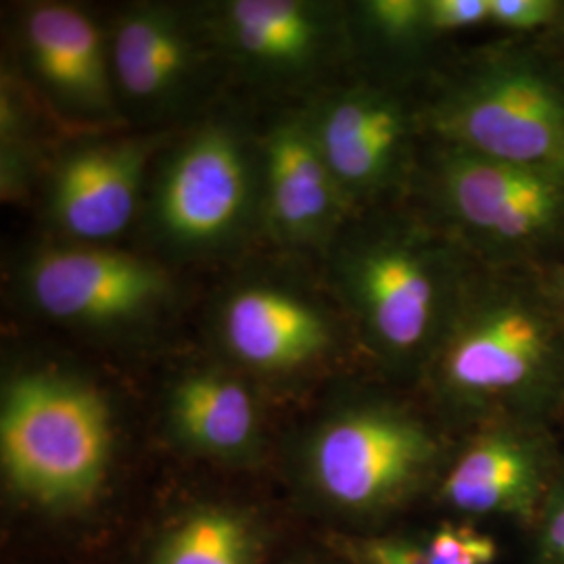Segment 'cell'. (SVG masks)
<instances>
[{
    "label": "cell",
    "instance_id": "e0dca14e",
    "mask_svg": "<svg viewBox=\"0 0 564 564\" xmlns=\"http://www.w3.org/2000/svg\"><path fill=\"white\" fill-rule=\"evenodd\" d=\"M237 46L272 67H295L318 48L323 25L314 7L297 0H237L228 4Z\"/></svg>",
    "mask_w": 564,
    "mask_h": 564
},
{
    "label": "cell",
    "instance_id": "2e32d148",
    "mask_svg": "<svg viewBox=\"0 0 564 564\" xmlns=\"http://www.w3.org/2000/svg\"><path fill=\"white\" fill-rule=\"evenodd\" d=\"M186 63L188 44L170 15L139 11L118 25L113 67L121 88L130 97H160L181 80Z\"/></svg>",
    "mask_w": 564,
    "mask_h": 564
},
{
    "label": "cell",
    "instance_id": "ffe728a7",
    "mask_svg": "<svg viewBox=\"0 0 564 564\" xmlns=\"http://www.w3.org/2000/svg\"><path fill=\"white\" fill-rule=\"evenodd\" d=\"M368 23L391 42H414L426 32V0L364 2Z\"/></svg>",
    "mask_w": 564,
    "mask_h": 564
},
{
    "label": "cell",
    "instance_id": "ba28073f",
    "mask_svg": "<svg viewBox=\"0 0 564 564\" xmlns=\"http://www.w3.org/2000/svg\"><path fill=\"white\" fill-rule=\"evenodd\" d=\"M28 282L44 314L84 324L132 321L167 291V279L158 265L95 247L44 251L32 263Z\"/></svg>",
    "mask_w": 564,
    "mask_h": 564
},
{
    "label": "cell",
    "instance_id": "5bb4252c",
    "mask_svg": "<svg viewBox=\"0 0 564 564\" xmlns=\"http://www.w3.org/2000/svg\"><path fill=\"white\" fill-rule=\"evenodd\" d=\"M25 44L39 76L65 101L84 109L109 105L101 34L76 7H36L25 21Z\"/></svg>",
    "mask_w": 564,
    "mask_h": 564
},
{
    "label": "cell",
    "instance_id": "ac0fdd59",
    "mask_svg": "<svg viewBox=\"0 0 564 564\" xmlns=\"http://www.w3.org/2000/svg\"><path fill=\"white\" fill-rule=\"evenodd\" d=\"M251 554L245 519L226 508H205L167 535L158 564H251Z\"/></svg>",
    "mask_w": 564,
    "mask_h": 564
},
{
    "label": "cell",
    "instance_id": "7a4b0ae2",
    "mask_svg": "<svg viewBox=\"0 0 564 564\" xmlns=\"http://www.w3.org/2000/svg\"><path fill=\"white\" fill-rule=\"evenodd\" d=\"M111 444V414L93 387L30 372L4 389L2 468L25 498L44 506L88 502L105 479Z\"/></svg>",
    "mask_w": 564,
    "mask_h": 564
},
{
    "label": "cell",
    "instance_id": "9a60e30c",
    "mask_svg": "<svg viewBox=\"0 0 564 564\" xmlns=\"http://www.w3.org/2000/svg\"><path fill=\"white\" fill-rule=\"evenodd\" d=\"M170 416L186 444L212 454H235L256 435V405L242 384L214 372L184 379L172 393Z\"/></svg>",
    "mask_w": 564,
    "mask_h": 564
},
{
    "label": "cell",
    "instance_id": "d6986e66",
    "mask_svg": "<svg viewBox=\"0 0 564 564\" xmlns=\"http://www.w3.org/2000/svg\"><path fill=\"white\" fill-rule=\"evenodd\" d=\"M426 547L433 564H496L500 545L468 527H442L429 540Z\"/></svg>",
    "mask_w": 564,
    "mask_h": 564
},
{
    "label": "cell",
    "instance_id": "603a6c76",
    "mask_svg": "<svg viewBox=\"0 0 564 564\" xmlns=\"http://www.w3.org/2000/svg\"><path fill=\"white\" fill-rule=\"evenodd\" d=\"M491 0H426V32L447 34L489 23Z\"/></svg>",
    "mask_w": 564,
    "mask_h": 564
},
{
    "label": "cell",
    "instance_id": "52a82bcc",
    "mask_svg": "<svg viewBox=\"0 0 564 564\" xmlns=\"http://www.w3.org/2000/svg\"><path fill=\"white\" fill-rule=\"evenodd\" d=\"M558 475L544 424L500 421L464 447L440 494L463 514L505 517L531 529Z\"/></svg>",
    "mask_w": 564,
    "mask_h": 564
},
{
    "label": "cell",
    "instance_id": "7c38bea8",
    "mask_svg": "<svg viewBox=\"0 0 564 564\" xmlns=\"http://www.w3.org/2000/svg\"><path fill=\"white\" fill-rule=\"evenodd\" d=\"M268 212L289 239H314L330 228L341 209L335 181L310 126L282 123L268 139Z\"/></svg>",
    "mask_w": 564,
    "mask_h": 564
},
{
    "label": "cell",
    "instance_id": "277c9868",
    "mask_svg": "<svg viewBox=\"0 0 564 564\" xmlns=\"http://www.w3.org/2000/svg\"><path fill=\"white\" fill-rule=\"evenodd\" d=\"M435 184L445 216L489 262L529 268L563 251V176L445 144Z\"/></svg>",
    "mask_w": 564,
    "mask_h": 564
},
{
    "label": "cell",
    "instance_id": "6da1fadb",
    "mask_svg": "<svg viewBox=\"0 0 564 564\" xmlns=\"http://www.w3.org/2000/svg\"><path fill=\"white\" fill-rule=\"evenodd\" d=\"M437 383L491 423H542L564 400V316L542 274L505 268L464 300L437 351Z\"/></svg>",
    "mask_w": 564,
    "mask_h": 564
},
{
    "label": "cell",
    "instance_id": "cb8c5ba5",
    "mask_svg": "<svg viewBox=\"0 0 564 564\" xmlns=\"http://www.w3.org/2000/svg\"><path fill=\"white\" fill-rule=\"evenodd\" d=\"M362 564H433L426 542L403 538H377L360 544Z\"/></svg>",
    "mask_w": 564,
    "mask_h": 564
},
{
    "label": "cell",
    "instance_id": "30bf717a",
    "mask_svg": "<svg viewBox=\"0 0 564 564\" xmlns=\"http://www.w3.org/2000/svg\"><path fill=\"white\" fill-rule=\"evenodd\" d=\"M312 132L343 195L377 193L398 176L410 141V116L393 95L358 88L321 113Z\"/></svg>",
    "mask_w": 564,
    "mask_h": 564
},
{
    "label": "cell",
    "instance_id": "3957f363",
    "mask_svg": "<svg viewBox=\"0 0 564 564\" xmlns=\"http://www.w3.org/2000/svg\"><path fill=\"white\" fill-rule=\"evenodd\" d=\"M433 128L449 147L564 178V80L531 53L475 65L435 105Z\"/></svg>",
    "mask_w": 564,
    "mask_h": 564
},
{
    "label": "cell",
    "instance_id": "4fadbf2b",
    "mask_svg": "<svg viewBox=\"0 0 564 564\" xmlns=\"http://www.w3.org/2000/svg\"><path fill=\"white\" fill-rule=\"evenodd\" d=\"M224 337L242 362L286 370L310 362L330 345V330L310 305L274 289H245L224 310Z\"/></svg>",
    "mask_w": 564,
    "mask_h": 564
},
{
    "label": "cell",
    "instance_id": "8fae6325",
    "mask_svg": "<svg viewBox=\"0 0 564 564\" xmlns=\"http://www.w3.org/2000/svg\"><path fill=\"white\" fill-rule=\"evenodd\" d=\"M149 153V141L105 142L72 153L53 184L61 228L84 241L120 235L134 216Z\"/></svg>",
    "mask_w": 564,
    "mask_h": 564
},
{
    "label": "cell",
    "instance_id": "44dd1931",
    "mask_svg": "<svg viewBox=\"0 0 564 564\" xmlns=\"http://www.w3.org/2000/svg\"><path fill=\"white\" fill-rule=\"evenodd\" d=\"M531 531L533 550L529 564H564V470L550 487Z\"/></svg>",
    "mask_w": 564,
    "mask_h": 564
},
{
    "label": "cell",
    "instance_id": "9c48e42d",
    "mask_svg": "<svg viewBox=\"0 0 564 564\" xmlns=\"http://www.w3.org/2000/svg\"><path fill=\"white\" fill-rule=\"evenodd\" d=\"M249 193V163L241 144L228 130L207 128L165 167L155 203L158 223L172 241L214 245L241 224Z\"/></svg>",
    "mask_w": 564,
    "mask_h": 564
},
{
    "label": "cell",
    "instance_id": "7402d4cb",
    "mask_svg": "<svg viewBox=\"0 0 564 564\" xmlns=\"http://www.w3.org/2000/svg\"><path fill=\"white\" fill-rule=\"evenodd\" d=\"M561 9L558 0H491L489 23L510 32H538L556 25Z\"/></svg>",
    "mask_w": 564,
    "mask_h": 564
},
{
    "label": "cell",
    "instance_id": "5b68a950",
    "mask_svg": "<svg viewBox=\"0 0 564 564\" xmlns=\"http://www.w3.org/2000/svg\"><path fill=\"white\" fill-rule=\"evenodd\" d=\"M437 454V440L419 419L389 405H364L339 414L318 433L312 473L328 500L370 512L410 496Z\"/></svg>",
    "mask_w": 564,
    "mask_h": 564
},
{
    "label": "cell",
    "instance_id": "8992f818",
    "mask_svg": "<svg viewBox=\"0 0 564 564\" xmlns=\"http://www.w3.org/2000/svg\"><path fill=\"white\" fill-rule=\"evenodd\" d=\"M452 276L449 258L431 242L389 235L354 258L349 289L377 347L395 360H410L454 321Z\"/></svg>",
    "mask_w": 564,
    "mask_h": 564
},
{
    "label": "cell",
    "instance_id": "484cf974",
    "mask_svg": "<svg viewBox=\"0 0 564 564\" xmlns=\"http://www.w3.org/2000/svg\"><path fill=\"white\" fill-rule=\"evenodd\" d=\"M554 28H558V32L563 34L564 36V2H563V9H561V18H558V21H556V25Z\"/></svg>",
    "mask_w": 564,
    "mask_h": 564
},
{
    "label": "cell",
    "instance_id": "d4e9b609",
    "mask_svg": "<svg viewBox=\"0 0 564 564\" xmlns=\"http://www.w3.org/2000/svg\"><path fill=\"white\" fill-rule=\"evenodd\" d=\"M540 274H542V281H544L552 302L556 303V307L564 316V262L552 263Z\"/></svg>",
    "mask_w": 564,
    "mask_h": 564
}]
</instances>
